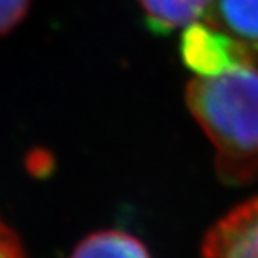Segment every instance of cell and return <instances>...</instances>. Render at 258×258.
Listing matches in <instances>:
<instances>
[{"label": "cell", "mask_w": 258, "mask_h": 258, "mask_svg": "<svg viewBox=\"0 0 258 258\" xmlns=\"http://www.w3.org/2000/svg\"><path fill=\"white\" fill-rule=\"evenodd\" d=\"M186 105L215 148L217 173L227 185L258 180V65L217 77H195Z\"/></svg>", "instance_id": "obj_1"}, {"label": "cell", "mask_w": 258, "mask_h": 258, "mask_svg": "<svg viewBox=\"0 0 258 258\" xmlns=\"http://www.w3.org/2000/svg\"><path fill=\"white\" fill-rule=\"evenodd\" d=\"M182 58L197 77H217L246 63H256L253 52L238 38L207 24L188 25L182 35Z\"/></svg>", "instance_id": "obj_2"}, {"label": "cell", "mask_w": 258, "mask_h": 258, "mask_svg": "<svg viewBox=\"0 0 258 258\" xmlns=\"http://www.w3.org/2000/svg\"><path fill=\"white\" fill-rule=\"evenodd\" d=\"M200 258H258V199L241 203L213 225Z\"/></svg>", "instance_id": "obj_3"}, {"label": "cell", "mask_w": 258, "mask_h": 258, "mask_svg": "<svg viewBox=\"0 0 258 258\" xmlns=\"http://www.w3.org/2000/svg\"><path fill=\"white\" fill-rule=\"evenodd\" d=\"M147 27L153 34L165 35L199 22L213 0H139Z\"/></svg>", "instance_id": "obj_4"}, {"label": "cell", "mask_w": 258, "mask_h": 258, "mask_svg": "<svg viewBox=\"0 0 258 258\" xmlns=\"http://www.w3.org/2000/svg\"><path fill=\"white\" fill-rule=\"evenodd\" d=\"M70 258H152L142 241L127 232L102 230L75 246Z\"/></svg>", "instance_id": "obj_5"}, {"label": "cell", "mask_w": 258, "mask_h": 258, "mask_svg": "<svg viewBox=\"0 0 258 258\" xmlns=\"http://www.w3.org/2000/svg\"><path fill=\"white\" fill-rule=\"evenodd\" d=\"M218 19L258 58V0H213Z\"/></svg>", "instance_id": "obj_6"}, {"label": "cell", "mask_w": 258, "mask_h": 258, "mask_svg": "<svg viewBox=\"0 0 258 258\" xmlns=\"http://www.w3.org/2000/svg\"><path fill=\"white\" fill-rule=\"evenodd\" d=\"M32 0H0V35L14 30L30 9Z\"/></svg>", "instance_id": "obj_7"}, {"label": "cell", "mask_w": 258, "mask_h": 258, "mask_svg": "<svg viewBox=\"0 0 258 258\" xmlns=\"http://www.w3.org/2000/svg\"><path fill=\"white\" fill-rule=\"evenodd\" d=\"M0 258H27L17 233L0 220Z\"/></svg>", "instance_id": "obj_8"}]
</instances>
